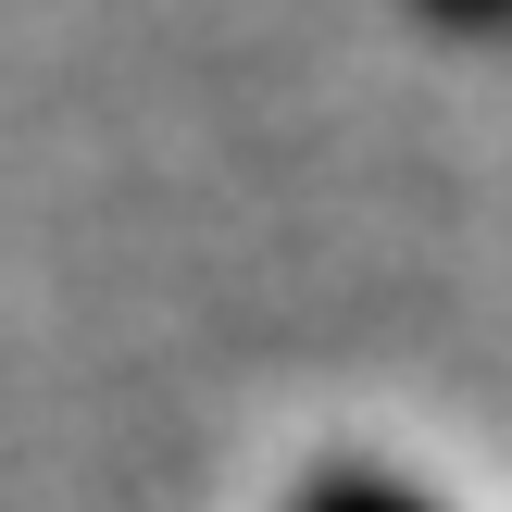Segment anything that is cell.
Wrapping results in <instances>:
<instances>
[{"instance_id":"1","label":"cell","mask_w":512,"mask_h":512,"mask_svg":"<svg viewBox=\"0 0 512 512\" xmlns=\"http://www.w3.org/2000/svg\"><path fill=\"white\" fill-rule=\"evenodd\" d=\"M225 512H512L500 488H475L450 450H425L413 425L375 413H288L238 450Z\"/></svg>"},{"instance_id":"2","label":"cell","mask_w":512,"mask_h":512,"mask_svg":"<svg viewBox=\"0 0 512 512\" xmlns=\"http://www.w3.org/2000/svg\"><path fill=\"white\" fill-rule=\"evenodd\" d=\"M450 13H500V0H450Z\"/></svg>"}]
</instances>
